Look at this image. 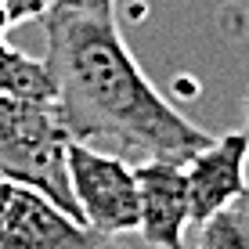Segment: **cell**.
<instances>
[{
  "label": "cell",
  "instance_id": "obj_1",
  "mask_svg": "<svg viewBox=\"0 0 249 249\" xmlns=\"http://www.w3.org/2000/svg\"><path fill=\"white\" fill-rule=\"evenodd\" d=\"M40 22L54 112L72 141L112 152L130 166L148 159L184 166L213 141L141 72L116 22V0H54Z\"/></svg>",
  "mask_w": 249,
  "mask_h": 249
},
{
  "label": "cell",
  "instance_id": "obj_2",
  "mask_svg": "<svg viewBox=\"0 0 249 249\" xmlns=\"http://www.w3.org/2000/svg\"><path fill=\"white\" fill-rule=\"evenodd\" d=\"M69 141L72 137L65 134L54 105L0 98V177L47 195L65 213L80 217L69 184Z\"/></svg>",
  "mask_w": 249,
  "mask_h": 249
},
{
  "label": "cell",
  "instance_id": "obj_3",
  "mask_svg": "<svg viewBox=\"0 0 249 249\" xmlns=\"http://www.w3.org/2000/svg\"><path fill=\"white\" fill-rule=\"evenodd\" d=\"M69 184L80 206L83 224L116 238L141 224V199H137V177L126 159L112 152L90 148L83 141H69Z\"/></svg>",
  "mask_w": 249,
  "mask_h": 249
},
{
  "label": "cell",
  "instance_id": "obj_4",
  "mask_svg": "<svg viewBox=\"0 0 249 249\" xmlns=\"http://www.w3.org/2000/svg\"><path fill=\"white\" fill-rule=\"evenodd\" d=\"M0 249H126L47 195L0 177Z\"/></svg>",
  "mask_w": 249,
  "mask_h": 249
},
{
  "label": "cell",
  "instance_id": "obj_5",
  "mask_svg": "<svg viewBox=\"0 0 249 249\" xmlns=\"http://www.w3.org/2000/svg\"><path fill=\"white\" fill-rule=\"evenodd\" d=\"M246 166H249V144L242 130L213 137L206 148H199L184 162L192 224H202L213 213L246 199Z\"/></svg>",
  "mask_w": 249,
  "mask_h": 249
},
{
  "label": "cell",
  "instance_id": "obj_6",
  "mask_svg": "<svg viewBox=\"0 0 249 249\" xmlns=\"http://www.w3.org/2000/svg\"><path fill=\"white\" fill-rule=\"evenodd\" d=\"M137 177V199H141V231L144 246L152 249H188L184 228L192 224L188 210V188L184 166L166 159H148L134 166Z\"/></svg>",
  "mask_w": 249,
  "mask_h": 249
},
{
  "label": "cell",
  "instance_id": "obj_7",
  "mask_svg": "<svg viewBox=\"0 0 249 249\" xmlns=\"http://www.w3.org/2000/svg\"><path fill=\"white\" fill-rule=\"evenodd\" d=\"M0 98L54 105V80H51L47 62L7 44L4 33H0Z\"/></svg>",
  "mask_w": 249,
  "mask_h": 249
},
{
  "label": "cell",
  "instance_id": "obj_8",
  "mask_svg": "<svg viewBox=\"0 0 249 249\" xmlns=\"http://www.w3.org/2000/svg\"><path fill=\"white\" fill-rule=\"evenodd\" d=\"M188 249H249V213L242 202L213 213L210 220L195 224V238Z\"/></svg>",
  "mask_w": 249,
  "mask_h": 249
},
{
  "label": "cell",
  "instance_id": "obj_9",
  "mask_svg": "<svg viewBox=\"0 0 249 249\" xmlns=\"http://www.w3.org/2000/svg\"><path fill=\"white\" fill-rule=\"evenodd\" d=\"M54 0H7V25H22V22H40L47 15V7Z\"/></svg>",
  "mask_w": 249,
  "mask_h": 249
},
{
  "label": "cell",
  "instance_id": "obj_10",
  "mask_svg": "<svg viewBox=\"0 0 249 249\" xmlns=\"http://www.w3.org/2000/svg\"><path fill=\"white\" fill-rule=\"evenodd\" d=\"M242 134H246V144H249V90H246V126H242ZM242 206L249 213V166H246V199H242Z\"/></svg>",
  "mask_w": 249,
  "mask_h": 249
},
{
  "label": "cell",
  "instance_id": "obj_11",
  "mask_svg": "<svg viewBox=\"0 0 249 249\" xmlns=\"http://www.w3.org/2000/svg\"><path fill=\"white\" fill-rule=\"evenodd\" d=\"M11 25H7V0H0V33H7Z\"/></svg>",
  "mask_w": 249,
  "mask_h": 249
}]
</instances>
